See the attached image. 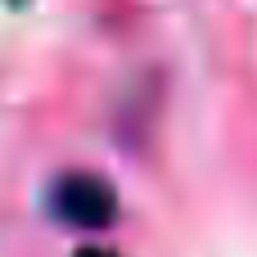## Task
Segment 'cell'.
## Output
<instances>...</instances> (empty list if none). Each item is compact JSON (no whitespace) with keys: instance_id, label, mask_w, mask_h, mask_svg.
<instances>
[{"instance_id":"obj_1","label":"cell","mask_w":257,"mask_h":257,"mask_svg":"<svg viewBox=\"0 0 257 257\" xmlns=\"http://www.w3.org/2000/svg\"><path fill=\"white\" fill-rule=\"evenodd\" d=\"M54 212H59L68 226L104 230V226L117 217V194H113L108 181H99V176H63L59 190H54Z\"/></svg>"},{"instance_id":"obj_2","label":"cell","mask_w":257,"mask_h":257,"mask_svg":"<svg viewBox=\"0 0 257 257\" xmlns=\"http://www.w3.org/2000/svg\"><path fill=\"white\" fill-rule=\"evenodd\" d=\"M72 257H117V253H108V248H81V253H72Z\"/></svg>"}]
</instances>
